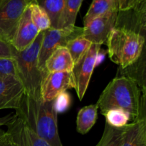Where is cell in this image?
<instances>
[{
  "mask_svg": "<svg viewBox=\"0 0 146 146\" xmlns=\"http://www.w3.org/2000/svg\"><path fill=\"white\" fill-rule=\"evenodd\" d=\"M16 115L40 138L51 146H63L57 125V113L54 101H46L41 94H24Z\"/></svg>",
  "mask_w": 146,
  "mask_h": 146,
  "instance_id": "obj_2",
  "label": "cell"
},
{
  "mask_svg": "<svg viewBox=\"0 0 146 146\" xmlns=\"http://www.w3.org/2000/svg\"><path fill=\"white\" fill-rule=\"evenodd\" d=\"M117 76H125L133 80L141 92L146 95L145 86V49L135 62L125 68H119Z\"/></svg>",
  "mask_w": 146,
  "mask_h": 146,
  "instance_id": "obj_16",
  "label": "cell"
},
{
  "mask_svg": "<svg viewBox=\"0 0 146 146\" xmlns=\"http://www.w3.org/2000/svg\"><path fill=\"white\" fill-rule=\"evenodd\" d=\"M74 61L69 51L66 46L59 47L54 50L45 63L47 73L71 72L74 67Z\"/></svg>",
  "mask_w": 146,
  "mask_h": 146,
  "instance_id": "obj_14",
  "label": "cell"
},
{
  "mask_svg": "<svg viewBox=\"0 0 146 146\" xmlns=\"http://www.w3.org/2000/svg\"><path fill=\"white\" fill-rule=\"evenodd\" d=\"M37 2L48 14L51 21V28L57 29L65 0H38Z\"/></svg>",
  "mask_w": 146,
  "mask_h": 146,
  "instance_id": "obj_19",
  "label": "cell"
},
{
  "mask_svg": "<svg viewBox=\"0 0 146 146\" xmlns=\"http://www.w3.org/2000/svg\"><path fill=\"white\" fill-rule=\"evenodd\" d=\"M54 101L55 109L57 113H58L64 112L68 109L71 106V98L68 93L64 91L57 96Z\"/></svg>",
  "mask_w": 146,
  "mask_h": 146,
  "instance_id": "obj_26",
  "label": "cell"
},
{
  "mask_svg": "<svg viewBox=\"0 0 146 146\" xmlns=\"http://www.w3.org/2000/svg\"><path fill=\"white\" fill-rule=\"evenodd\" d=\"M27 5L26 0H0V39L11 44Z\"/></svg>",
  "mask_w": 146,
  "mask_h": 146,
  "instance_id": "obj_7",
  "label": "cell"
},
{
  "mask_svg": "<svg viewBox=\"0 0 146 146\" xmlns=\"http://www.w3.org/2000/svg\"><path fill=\"white\" fill-rule=\"evenodd\" d=\"M111 10V7L106 0H93L84 18V27H86L94 19L104 15Z\"/></svg>",
  "mask_w": 146,
  "mask_h": 146,
  "instance_id": "obj_23",
  "label": "cell"
},
{
  "mask_svg": "<svg viewBox=\"0 0 146 146\" xmlns=\"http://www.w3.org/2000/svg\"><path fill=\"white\" fill-rule=\"evenodd\" d=\"M28 8L29 9L31 20L39 32L51 28V21L48 14L37 1L29 4Z\"/></svg>",
  "mask_w": 146,
  "mask_h": 146,
  "instance_id": "obj_20",
  "label": "cell"
},
{
  "mask_svg": "<svg viewBox=\"0 0 146 146\" xmlns=\"http://www.w3.org/2000/svg\"><path fill=\"white\" fill-rule=\"evenodd\" d=\"M14 115H15V113H14V114L10 113V114H8V115H4V116L1 117V118H0V137H1V135H2V134L4 133V132H3L1 129V127L4 126V125H7V124L9 122V121H11L13 118H14Z\"/></svg>",
  "mask_w": 146,
  "mask_h": 146,
  "instance_id": "obj_30",
  "label": "cell"
},
{
  "mask_svg": "<svg viewBox=\"0 0 146 146\" xmlns=\"http://www.w3.org/2000/svg\"><path fill=\"white\" fill-rule=\"evenodd\" d=\"M125 126L114 128L106 123L104 133L96 146H121L125 133Z\"/></svg>",
  "mask_w": 146,
  "mask_h": 146,
  "instance_id": "obj_21",
  "label": "cell"
},
{
  "mask_svg": "<svg viewBox=\"0 0 146 146\" xmlns=\"http://www.w3.org/2000/svg\"><path fill=\"white\" fill-rule=\"evenodd\" d=\"M145 96L133 80L116 76L106 87L96 105L102 115L109 110H123L133 122L139 118H146Z\"/></svg>",
  "mask_w": 146,
  "mask_h": 146,
  "instance_id": "obj_1",
  "label": "cell"
},
{
  "mask_svg": "<svg viewBox=\"0 0 146 146\" xmlns=\"http://www.w3.org/2000/svg\"><path fill=\"white\" fill-rule=\"evenodd\" d=\"M138 1H144V0H138Z\"/></svg>",
  "mask_w": 146,
  "mask_h": 146,
  "instance_id": "obj_32",
  "label": "cell"
},
{
  "mask_svg": "<svg viewBox=\"0 0 146 146\" xmlns=\"http://www.w3.org/2000/svg\"><path fill=\"white\" fill-rule=\"evenodd\" d=\"M115 27L132 30L145 36L146 0L139 1L130 9L118 11Z\"/></svg>",
  "mask_w": 146,
  "mask_h": 146,
  "instance_id": "obj_11",
  "label": "cell"
},
{
  "mask_svg": "<svg viewBox=\"0 0 146 146\" xmlns=\"http://www.w3.org/2000/svg\"><path fill=\"white\" fill-rule=\"evenodd\" d=\"M83 27L74 26L66 29H48L44 31L38 54V67L45 74V63L51 53L59 47L66 46L69 41L83 34Z\"/></svg>",
  "mask_w": 146,
  "mask_h": 146,
  "instance_id": "obj_5",
  "label": "cell"
},
{
  "mask_svg": "<svg viewBox=\"0 0 146 146\" xmlns=\"http://www.w3.org/2000/svg\"><path fill=\"white\" fill-rule=\"evenodd\" d=\"M113 11H125L135 7L138 0H106Z\"/></svg>",
  "mask_w": 146,
  "mask_h": 146,
  "instance_id": "obj_27",
  "label": "cell"
},
{
  "mask_svg": "<svg viewBox=\"0 0 146 146\" xmlns=\"http://www.w3.org/2000/svg\"><path fill=\"white\" fill-rule=\"evenodd\" d=\"M109 58L119 68L137 61L145 49V36L126 29L114 27L107 38Z\"/></svg>",
  "mask_w": 146,
  "mask_h": 146,
  "instance_id": "obj_3",
  "label": "cell"
},
{
  "mask_svg": "<svg viewBox=\"0 0 146 146\" xmlns=\"http://www.w3.org/2000/svg\"><path fill=\"white\" fill-rule=\"evenodd\" d=\"M101 45L91 44L88 51L74 64L71 71V87L76 92L80 100H82L86 94L93 71L98 61V56Z\"/></svg>",
  "mask_w": 146,
  "mask_h": 146,
  "instance_id": "obj_6",
  "label": "cell"
},
{
  "mask_svg": "<svg viewBox=\"0 0 146 146\" xmlns=\"http://www.w3.org/2000/svg\"><path fill=\"white\" fill-rule=\"evenodd\" d=\"M39 31L31 19L28 5L19 22L11 45L18 51H22L34 42Z\"/></svg>",
  "mask_w": 146,
  "mask_h": 146,
  "instance_id": "obj_13",
  "label": "cell"
},
{
  "mask_svg": "<svg viewBox=\"0 0 146 146\" xmlns=\"http://www.w3.org/2000/svg\"><path fill=\"white\" fill-rule=\"evenodd\" d=\"M96 104L86 106L79 110L76 118V131L79 133L86 134L95 125L98 117Z\"/></svg>",
  "mask_w": 146,
  "mask_h": 146,
  "instance_id": "obj_17",
  "label": "cell"
},
{
  "mask_svg": "<svg viewBox=\"0 0 146 146\" xmlns=\"http://www.w3.org/2000/svg\"><path fill=\"white\" fill-rule=\"evenodd\" d=\"M25 94L24 86L17 76L0 78V110H17Z\"/></svg>",
  "mask_w": 146,
  "mask_h": 146,
  "instance_id": "obj_10",
  "label": "cell"
},
{
  "mask_svg": "<svg viewBox=\"0 0 146 146\" xmlns=\"http://www.w3.org/2000/svg\"><path fill=\"white\" fill-rule=\"evenodd\" d=\"M0 58H12V46L0 39Z\"/></svg>",
  "mask_w": 146,
  "mask_h": 146,
  "instance_id": "obj_28",
  "label": "cell"
},
{
  "mask_svg": "<svg viewBox=\"0 0 146 146\" xmlns=\"http://www.w3.org/2000/svg\"><path fill=\"white\" fill-rule=\"evenodd\" d=\"M103 115L106 118V123L114 128H123L131 121L130 115L123 110H109Z\"/></svg>",
  "mask_w": 146,
  "mask_h": 146,
  "instance_id": "obj_24",
  "label": "cell"
},
{
  "mask_svg": "<svg viewBox=\"0 0 146 146\" xmlns=\"http://www.w3.org/2000/svg\"><path fill=\"white\" fill-rule=\"evenodd\" d=\"M0 146H15L11 138H9L8 134L6 132H4L1 137H0Z\"/></svg>",
  "mask_w": 146,
  "mask_h": 146,
  "instance_id": "obj_29",
  "label": "cell"
},
{
  "mask_svg": "<svg viewBox=\"0 0 146 146\" xmlns=\"http://www.w3.org/2000/svg\"><path fill=\"white\" fill-rule=\"evenodd\" d=\"M84 0H65L57 29H66L75 26L77 14Z\"/></svg>",
  "mask_w": 146,
  "mask_h": 146,
  "instance_id": "obj_18",
  "label": "cell"
},
{
  "mask_svg": "<svg viewBox=\"0 0 146 146\" xmlns=\"http://www.w3.org/2000/svg\"><path fill=\"white\" fill-rule=\"evenodd\" d=\"M71 87V72L48 73L44 76L40 88V94L44 101H54L61 93Z\"/></svg>",
  "mask_w": 146,
  "mask_h": 146,
  "instance_id": "obj_12",
  "label": "cell"
},
{
  "mask_svg": "<svg viewBox=\"0 0 146 146\" xmlns=\"http://www.w3.org/2000/svg\"><path fill=\"white\" fill-rule=\"evenodd\" d=\"M91 44H92L89 41L86 39L82 36L71 40L67 44L66 47L71 54L74 64H76L81 58V57L88 51Z\"/></svg>",
  "mask_w": 146,
  "mask_h": 146,
  "instance_id": "obj_22",
  "label": "cell"
},
{
  "mask_svg": "<svg viewBox=\"0 0 146 146\" xmlns=\"http://www.w3.org/2000/svg\"><path fill=\"white\" fill-rule=\"evenodd\" d=\"M118 11H110L94 19L84 27L82 36L91 44L102 45L107 41L110 33L115 27Z\"/></svg>",
  "mask_w": 146,
  "mask_h": 146,
  "instance_id": "obj_8",
  "label": "cell"
},
{
  "mask_svg": "<svg viewBox=\"0 0 146 146\" xmlns=\"http://www.w3.org/2000/svg\"><path fill=\"white\" fill-rule=\"evenodd\" d=\"M38 1V0H26L27 4H30V3H31V2H34V1Z\"/></svg>",
  "mask_w": 146,
  "mask_h": 146,
  "instance_id": "obj_31",
  "label": "cell"
},
{
  "mask_svg": "<svg viewBox=\"0 0 146 146\" xmlns=\"http://www.w3.org/2000/svg\"><path fill=\"white\" fill-rule=\"evenodd\" d=\"M5 131L15 146H51L29 128L17 115L6 125Z\"/></svg>",
  "mask_w": 146,
  "mask_h": 146,
  "instance_id": "obj_9",
  "label": "cell"
},
{
  "mask_svg": "<svg viewBox=\"0 0 146 146\" xmlns=\"http://www.w3.org/2000/svg\"><path fill=\"white\" fill-rule=\"evenodd\" d=\"M121 146H146V118H139L125 125Z\"/></svg>",
  "mask_w": 146,
  "mask_h": 146,
  "instance_id": "obj_15",
  "label": "cell"
},
{
  "mask_svg": "<svg viewBox=\"0 0 146 146\" xmlns=\"http://www.w3.org/2000/svg\"><path fill=\"white\" fill-rule=\"evenodd\" d=\"M10 76H17L14 60L12 58H0V78Z\"/></svg>",
  "mask_w": 146,
  "mask_h": 146,
  "instance_id": "obj_25",
  "label": "cell"
},
{
  "mask_svg": "<svg viewBox=\"0 0 146 146\" xmlns=\"http://www.w3.org/2000/svg\"><path fill=\"white\" fill-rule=\"evenodd\" d=\"M44 31L38 34L32 44L22 51L12 46V58L14 60L17 76L24 86L25 94L36 96L40 94L41 82L46 75L38 67V54Z\"/></svg>",
  "mask_w": 146,
  "mask_h": 146,
  "instance_id": "obj_4",
  "label": "cell"
}]
</instances>
